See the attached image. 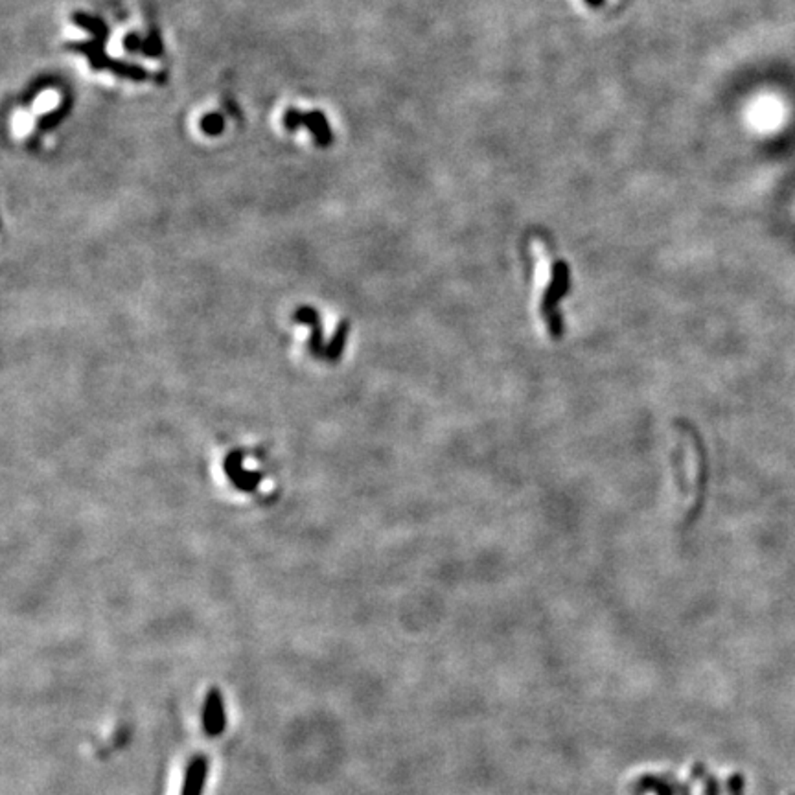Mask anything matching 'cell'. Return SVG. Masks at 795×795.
I'll return each mask as SVG.
<instances>
[{
  "instance_id": "obj_2",
  "label": "cell",
  "mask_w": 795,
  "mask_h": 795,
  "mask_svg": "<svg viewBox=\"0 0 795 795\" xmlns=\"http://www.w3.org/2000/svg\"><path fill=\"white\" fill-rule=\"evenodd\" d=\"M683 432H685V482L691 499H694L696 502L702 492V481H704V459H702L699 444L692 429L685 427Z\"/></svg>"
},
{
  "instance_id": "obj_4",
  "label": "cell",
  "mask_w": 795,
  "mask_h": 795,
  "mask_svg": "<svg viewBox=\"0 0 795 795\" xmlns=\"http://www.w3.org/2000/svg\"><path fill=\"white\" fill-rule=\"evenodd\" d=\"M206 774H208V761L205 756H193L186 768L181 795H201Z\"/></svg>"
},
{
  "instance_id": "obj_3",
  "label": "cell",
  "mask_w": 795,
  "mask_h": 795,
  "mask_svg": "<svg viewBox=\"0 0 795 795\" xmlns=\"http://www.w3.org/2000/svg\"><path fill=\"white\" fill-rule=\"evenodd\" d=\"M227 727L223 694L219 689H210L203 704V729L208 736H219Z\"/></svg>"
},
{
  "instance_id": "obj_1",
  "label": "cell",
  "mask_w": 795,
  "mask_h": 795,
  "mask_svg": "<svg viewBox=\"0 0 795 795\" xmlns=\"http://www.w3.org/2000/svg\"><path fill=\"white\" fill-rule=\"evenodd\" d=\"M534 254H536L537 311L545 323L547 333L558 337L562 335V315L558 306L571 289L569 267L564 260L556 258L542 241L534 245Z\"/></svg>"
}]
</instances>
